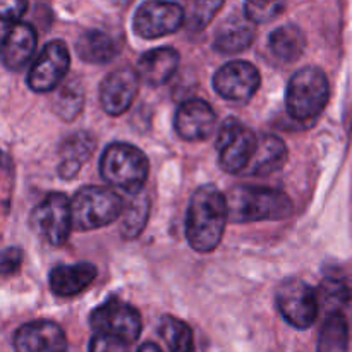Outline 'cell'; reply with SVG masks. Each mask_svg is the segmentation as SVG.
I'll use <instances>...</instances> for the list:
<instances>
[{
  "label": "cell",
  "instance_id": "1",
  "mask_svg": "<svg viewBox=\"0 0 352 352\" xmlns=\"http://www.w3.org/2000/svg\"><path fill=\"white\" fill-rule=\"evenodd\" d=\"M229 220L227 196L215 186H201L192 192L186 217V237L198 253H210L222 241Z\"/></svg>",
  "mask_w": 352,
  "mask_h": 352
},
{
  "label": "cell",
  "instance_id": "2",
  "mask_svg": "<svg viewBox=\"0 0 352 352\" xmlns=\"http://www.w3.org/2000/svg\"><path fill=\"white\" fill-rule=\"evenodd\" d=\"M232 222L282 220L292 213V201L285 192L261 186H236L227 195Z\"/></svg>",
  "mask_w": 352,
  "mask_h": 352
},
{
  "label": "cell",
  "instance_id": "3",
  "mask_svg": "<svg viewBox=\"0 0 352 352\" xmlns=\"http://www.w3.org/2000/svg\"><path fill=\"white\" fill-rule=\"evenodd\" d=\"M100 174L110 186L129 195L143 192L150 174V162L140 148L129 143H112L100 158Z\"/></svg>",
  "mask_w": 352,
  "mask_h": 352
},
{
  "label": "cell",
  "instance_id": "4",
  "mask_svg": "<svg viewBox=\"0 0 352 352\" xmlns=\"http://www.w3.org/2000/svg\"><path fill=\"white\" fill-rule=\"evenodd\" d=\"M330 98L327 74L318 67L294 72L285 91V107L294 120H313L323 112Z\"/></svg>",
  "mask_w": 352,
  "mask_h": 352
},
{
  "label": "cell",
  "instance_id": "5",
  "mask_svg": "<svg viewBox=\"0 0 352 352\" xmlns=\"http://www.w3.org/2000/svg\"><path fill=\"white\" fill-rule=\"evenodd\" d=\"M124 201L116 191L100 186H86L71 199L72 227L95 230L116 222L124 213Z\"/></svg>",
  "mask_w": 352,
  "mask_h": 352
},
{
  "label": "cell",
  "instance_id": "6",
  "mask_svg": "<svg viewBox=\"0 0 352 352\" xmlns=\"http://www.w3.org/2000/svg\"><path fill=\"white\" fill-rule=\"evenodd\" d=\"M258 148V138L239 119H226L217 134L219 165L227 174L248 170Z\"/></svg>",
  "mask_w": 352,
  "mask_h": 352
},
{
  "label": "cell",
  "instance_id": "7",
  "mask_svg": "<svg viewBox=\"0 0 352 352\" xmlns=\"http://www.w3.org/2000/svg\"><path fill=\"white\" fill-rule=\"evenodd\" d=\"M275 302L285 322L299 330L309 329L320 313L316 291L301 278L282 282L275 292Z\"/></svg>",
  "mask_w": 352,
  "mask_h": 352
},
{
  "label": "cell",
  "instance_id": "8",
  "mask_svg": "<svg viewBox=\"0 0 352 352\" xmlns=\"http://www.w3.org/2000/svg\"><path fill=\"white\" fill-rule=\"evenodd\" d=\"M31 226L52 246H62L72 229L71 201L62 192L45 196L31 213Z\"/></svg>",
  "mask_w": 352,
  "mask_h": 352
},
{
  "label": "cell",
  "instance_id": "9",
  "mask_svg": "<svg viewBox=\"0 0 352 352\" xmlns=\"http://www.w3.org/2000/svg\"><path fill=\"white\" fill-rule=\"evenodd\" d=\"M89 325L96 333L119 337L129 346L140 339L143 329L138 309L119 299H109L102 306L93 309Z\"/></svg>",
  "mask_w": 352,
  "mask_h": 352
},
{
  "label": "cell",
  "instance_id": "10",
  "mask_svg": "<svg viewBox=\"0 0 352 352\" xmlns=\"http://www.w3.org/2000/svg\"><path fill=\"white\" fill-rule=\"evenodd\" d=\"M184 7L175 2H158L150 0L143 2L134 14L133 26L138 36L144 40L167 36L175 33L184 24Z\"/></svg>",
  "mask_w": 352,
  "mask_h": 352
},
{
  "label": "cell",
  "instance_id": "11",
  "mask_svg": "<svg viewBox=\"0 0 352 352\" xmlns=\"http://www.w3.org/2000/svg\"><path fill=\"white\" fill-rule=\"evenodd\" d=\"M71 55L64 41L55 40L43 47L41 54L28 72V86L36 93H48L58 88L69 72Z\"/></svg>",
  "mask_w": 352,
  "mask_h": 352
},
{
  "label": "cell",
  "instance_id": "12",
  "mask_svg": "<svg viewBox=\"0 0 352 352\" xmlns=\"http://www.w3.org/2000/svg\"><path fill=\"white\" fill-rule=\"evenodd\" d=\"M261 76L253 64L232 60L219 69L213 76V88L222 98L232 102H248L258 91Z\"/></svg>",
  "mask_w": 352,
  "mask_h": 352
},
{
  "label": "cell",
  "instance_id": "13",
  "mask_svg": "<svg viewBox=\"0 0 352 352\" xmlns=\"http://www.w3.org/2000/svg\"><path fill=\"white\" fill-rule=\"evenodd\" d=\"M140 76L131 67H119L105 76L100 86V103L109 116H120L133 105L140 89Z\"/></svg>",
  "mask_w": 352,
  "mask_h": 352
},
{
  "label": "cell",
  "instance_id": "14",
  "mask_svg": "<svg viewBox=\"0 0 352 352\" xmlns=\"http://www.w3.org/2000/svg\"><path fill=\"white\" fill-rule=\"evenodd\" d=\"M175 133L184 141H203L217 126L215 110L205 100H186L175 112Z\"/></svg>",
  "mask_w": 352,
  "mask_h": 352
},
{
  "label": "cell",
  "instance_id": "15",
  "mask_svg": "<svg viewBox=\"0 0 352 352\" xmlns=\"http://www.w3.org/2000/svg\"><path fill=\"white\" fill-rule=\"evenodd\" d=\"M16 352H65L67 339L57 323L48 320L26 323L14 336Z\"/></svg>",
  "mask_w": 352,
  "mask_h": 352
},
{
  "label": "cell",
  "instance_id": "16",
  "mask_svg": "<svg viewBox=\"0 0 352 352\" xmlns=\"http://www.w3.org/2000/svg\"><path fill=\"white\" fill-rule=\"evenodd\" d=\"M36 50V31L31 24L14 23L3 26L2 62L9 71H21Z\"/></svg>",
  "mask_w": 352,
  "mask_h": 352
},
{
  "label": "cell",
  "instance_id": "17",
  "mask_svg": "<svg viewBox=\"0 0 352 352\" xmlns=\"http://www.w3.org/2000/svg\"><path fill=\"white\" fill-rule=\"evenodd\" d=\"M98 272L95 265L88 261L74 265H58L50 272V289L58 298H72L78 296L79 292L85 291L88 285L93 284Z\"/></svg>",
  "mask_w": 352,
  "mask_h": 352
},
{
  "label": "cell",
  "instance_id": "18",
  "mask_svg": "<svg viewBox=\"0 0 352 352\" xmlns=\"http://www.w3.org/2000/svg\"><path fill=\"white\" fill-rule=\"evenodd\" d=\"M179 65V54L170 47L146 52L138 62V76L150 86H162L174 76Z\"/></svg>",
  "mask_w": 352,
  "mask_h": 352
},
{
  "label": "cell",
  "instance_id": "19",
  "mask_svg": "<svg viewBox=\"0 0 352 352\" xmlns=\"http://www.w3.org/2000/svg\"><path fill=\"white\" fill-rule=\"evenodd\" d=\"M289 158V150L280 138L274 134H265L258 140L256 153L248 167V175H270L280 170Z\"/></svg>",
  "mask_w": 352,
  "mask_h": 352
},
{
  "label": "cell",
  "instance_id": "20",
  "mask_svg": "<svg viewBox=\"0 0 352 352\" xmlns=\"http://www.w3.org/2000/svg\"><path fill=\"white\" fill-rule=\"evenodd\" d=\"M246 17V16H244ZM254 24L241 17H229L217 31L213 48L220 54L234 55L251 47L254 40Z\"/></svg>",
  "mask_w": 352,
  "mask_h": 352
},
{
  "label": "cell",
  "instance_id": "21",
  "mask_svg": "<svg viewBox=\"0 0 352 352\" xmlns=\"http://www.w3.org/2000/svg\"><path fill=\"white\" fill-rule=\"evenodd\" d=\"M96 141L89 133H74L67 136L62 143L60 155L62 164L58 167V174L64 179H72L79 172L81 165L91 157L95 151Z\"/></svg>",
  "mask_w": 352,
  "mask_h": 352
},
{
  "label": "cell",
  "instance_id": "22",
  "mask_svg": "<svg viewBox=\"0 0 352 352\" xmlns=\"http://www.w3.org/2000/svg\"><path fill=\"white\" fill-rule=\"evenodd\" d=\"M268 48L272 55L282 64H292L302 55L306 48V38L296 24H284L277 28L268 38Z\"/></svg>",
  "mask_w": 352,
  "mask_h": 352
},
{
  "label": "cell",
  "instance_id": "23",
  "mask_svg": "<svg viewBox=\"0 0 352 352\" xmlns=\"http://www.w3.org/2000/svg\"><path fill=\"white\" fill-rule=\"evenodd\" d=\"M76 52L89 64H107L119 54V45L107 33L100 30H89L76 41Z\"/></svg>",
  "mask_w": 352,
  "mask_h": 352
},
{
  "label": "cell",
  "instance_id": "24",
  "mask_svg": "<svg viewBox=\"0 0 352 352\" xmlns=\"http://www.w3.org/2000/svg\"><path fill=\"white\" fill-rule=\"evenodd\" d=\"M318 296L320 311L325 313L327 316L344 315V309L351 305L352 294L349 285L340 277H325L320 287L316 289Z\"/></svg>",
  "mask_w": 352,
  "mask_h": 352
},
{
  "label": "cell",
  "instance_id": "25",
  "mask_svg": "<svg viewBox=\"0 0 352 352\" xmlns=\"http://www.w3.org/2000/svg\"><path fill=\"white\" fill-rule=\"evenodd\" d=\"M347 349H349V327L346 316H327L320 330L316 352H347Z\"/></svg>",
  "mask_w": 352,
  "mask_h": 352
},
{
  "label": "cell",
  "instance_id": "26",
  "mask_svg": "<svg viewBox=\"0 0 352 352\" xmlns=\"http://www.w3.org/2000/svg\"><path fill=\"white\" fill-rule=\"evenodd\" d=\"M158 333L165 340L170 352H195L192 330L182 320L164 316L158 325Z\"/></svg>",
  "mask_w": 352,
  "mask_h": 352
},
{
  "label": "cell",
  "instance_id": "27",
  "mask_svg": "<svg viewBox=\"0 0 352 352\" xmlns=\"http://www.w3.org/2000/svg\"><path fill=\"white\" fill-rule=\"evenodd\" d=\"M150 208L151 203L144 192L134 196L127 206L124 208L122 213V234L127 239H133L138 237L143 232L144 226L148 222V217H150Z\"/></svg>",
  "mask_w": 352,
  "mask_h": 352
},
{
  "label": "cell",
  "instance_id": "28",
  "mask_svg": "<svg viewBox=\"0 0 352 352\" xmlns=\"http://www.w3.org/2000/svg\"><path fill=\"white\" fill-rule=\"evenodd\" d=\"M85 103V93L79 86L78 81L67 82L62 86L57 95V103H55V112L65 120H72L82 109Z\"/></svg>",
  "mask_w": 352,
  "mask_h": 352
},
{
  "label": "cell",
  "instance_id": "29",
  "mask_svg": "<svg viewBox=\"0 0 352 352\" xmlns=\"http://www.w3.org/2000/svg\"><path fill=\"white\" fill-rule=\"evenodd\" d=\"M223 7V2H196L191 6V12L186 14V23L191 31H201L215 17L217 10Z\"/></svg>",
  "mask_w": 352,
  "mask_h": 352
},
{
  "label": "cell",
  "instance_id": "30",
  "mask_svg": "<svg viewBox=\"0 0 352 352\" xmlns=\"http://www.w3.org/2000/svg\"><path fill=\"white\" fill-rule=\"evenodd\" d=\"M284 9V2H246L244 3V16L253 24H265L275 19Z\"/></svg>",
  "mask_w": 352,
  "mask_h": 352
},
{
  "label": "cell",
  "instance_id": "31",
  "mask_svg": "<svg viewBox=\"0 0 352 352\" xmlns=\"http://www.w3.org/2000/svg\"><path fill=\"white\" fill-rule=\"evenodd\" d=\"M89 352H129V344L119 337L95 333L89 342Z\"/></svg>",
  "mask_w": 352,
  "mask_h": 352
},
{
  "label": "cell",
  "instance_id": "32",
  "mask_svg": "<svg viewBox=\"0 0 352 352\" xmlns=\"http://www.w3.org/2000/svg\"><path fill=\"white\" fill-rule=\"evenodd\" d=\"M21 263H23V251L16 246L6 248L2 253V275L9 277V275L16 274L19 270Z\"/></svg>",
  "mask_w": 352,
  "mask_h": 352
},
{
  "label": "cell",
  "instance_id": "33",
  "mask_svg": "<svg viewBox=\"0 0 352 352\" xmlns=\"http://www.w3.org/2000/svg\"><path fill=\"white\" fill-rule=\"evenodd\" d=\"M26 9H28L26 2H17V0H14V2H3L2 6H0V16H2L3 26L19 23L21 16H23Z\"/></svg>",
  "mask_w": 352,
  "mask_h": 352
},
{
  "label": "cell",
  "instance_id": "34",
  "mask_svg": "<svg viewBox=\"0 0 352 352\" xmlns=\"http://www.w3.org/2000/svg\"><path fill=\"white\" fill-rule=\"evenodd\" d=\"M138 352H164V351H162L160 347L157 346V344L146 342V344H143V346H141L140 349H138Z\"/></svg>",
  "mask_w": 352,
  "mask_h": 352
}]
</instances>
